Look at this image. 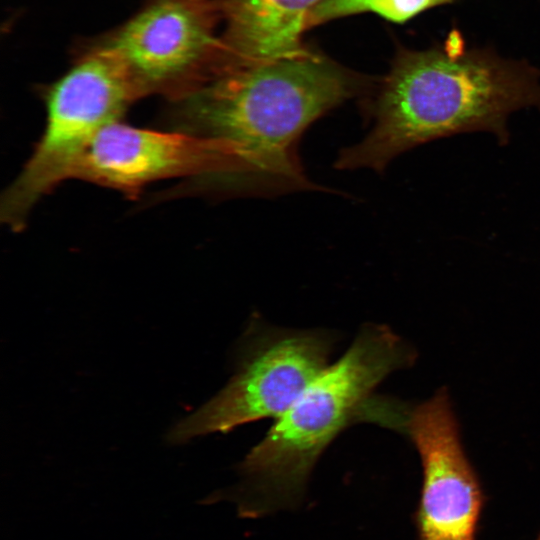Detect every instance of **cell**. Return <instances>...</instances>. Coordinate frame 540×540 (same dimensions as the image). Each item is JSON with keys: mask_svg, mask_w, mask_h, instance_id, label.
I'll return each mask as SVG.
<instances>
[{"mask_svg": "<svg viewBox=\"0 0 540 540\" xmlns=\"http://www.w3.org/2000/svg\"><path fill=\"white\" fill-rule=\"evenodd\" d=\"M227 175L247 180L240 148L225 139L134 127L104 126L78 161L72 179L136 197L148 184L176 177Z\"/></svg>", "mask_w": 540, "mask_h": 540, "instance_id": "cell-7", "label": "cell"}, {"mask_svg": "<svg viewBox=\"0 0 540 540\" xmlns=\"http://www.w3.org/2000/svg\"><path fill=\"white\" fill-rule=\"evenodd\" d=\"M45 127L31 156L1 197L0 219L19 231L38 201L72 179L96 134L121 120L138 97L119 64L82 44L71 67L43 92Z\"/></svg>", "mask_w": 540, "mask_h": 540, "instance_id": "cell-4", "label": "cell"}, {"mask_svg": "<svg viewBox=\"0 0 540 540\" xmlns=\"http://www.w3.org/2000/svg\"><path fill=\"white\" fill-rule=\"evenodd\" d=\"M412 360V351L389 328H362L239 465L240 515L259 517L298 504L319 456L352 422L365 418L389 425L396 406L372 394L387 375Z\"/></svg>", "mask_w": 540, "mask_h": 540, "instance_id": "cell-3", "label": "cell"}, {"mask_svg": "<svg viewBox=\"0 0 540 540\" xmlns=\"http://www.w3.org/2000/svg\"><path fill=\"white\" fill-rule=\"evenodd\" d=\"M83 43L119 64L138 99L177 101L227 65L218 0H145L126 21Z\"/></svg>", "mask_w": 540, "mask_h": 540, "instance_id": "cell-5", "label": "cell"}, {"mask_svg": "<svg viewBox=\"0 0 540 540\" xmlns=\"http://www.w3.org/2000/svg\"><path fill=\"white\" fill-rule=\"evenodd\" d=\"M332 341L316 331L272 332L254 343L237 373L212 399L169 430L178 445L242 424L281 417L327 368Z\"/></svg>", "mask_w": 540, "mask_h": 540, "instance_id": "cell-6", "label": "cell"}, {"mask_svg": "<svg viewBox=\"0 0 540 540\" xmlns=\"http://www.w3.org/2000/svg\"><path fill=\"white\" fill-rule=\"evenodd\" d=\"M322 0H218L227 67L307 53L305 20Z\"/></svg>", "mask_w": 540, "mask_h": 540, "instance_id": "cell-9", "label": "cell"}, {"mask_svg": "<svg viewBox=\"0 0 540 540\" xmlns=\"http://www.w3.org/2000/svg\"><path fill=\"white\" fill-rule=\"evenodd\" d=\"M372 92V81L313 49L230 66L172 102L188 132L236 144L247 181L276 189L311 188L297 157L302 133L340 104Z\"/></svg>", "mask_w": 540, "mask_h": 540, "instance_id": "cell-2", "label": "cell"}, {"mask_svg": "<svg viewBox=\"0 0 540 540\" xmlns=\"http://www.w3.org/2000/svg\"><path fill=\"white\" fill-rule=\"evenodd\" d=\"M537 540H540V535H539V537L537 538Z\"/></svg>", "mask_w": 540, "mask_h": 540, "instance_id": "cell-11", "label": "cell"}, {"mask_svg": "<svg viewBox=\"0 0 540 540\" xmlns=\"http://www.w3.org/2000/svg\"><path fill=\"white\" fill-rule=\"evenodd\" d=\"M369 97L372 126L360 142L339 153L337 169L380 172L415 146L461 132L490 131L504 144L512 112L540 110V70L494 48L468 46L453 29L426 49L399 45Z\"/></svg>", "mask_w": 540, "mask_h": 540, "instance_id": "cell-1", "label": "cell"}, {"mask_svg": "<svg viewBox=\"0 0 540 540\" xmlns=\"http://www.w3.org/2000/svg\"><path fill=\"white\" fill-rule=\"evenodd\" d=\"M404 428L423 467L419 539L474 540L481 490L462 448L447 392H437L410 411Z\"/></svg>", "mask_w": 540, "mask_h": 540, "instance_id": "cell-8", "label": "cell"}, {"mask_svg": "<svg viewBox=\"0 0 540 540\" xmlns=\"http://www.w3.org/2000/svg\"><path fill=\"white\" fill-rule=\"evenodd\" d=\"M458 0H322L310 10L305 30L335 19L363 13L375 14L389 22L404 24L418 15Z\"/></svg>", "mask_w": 540, "mask_h": 540, "instance_id": "cell-10", "label": "cell"}]
</instances>
